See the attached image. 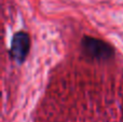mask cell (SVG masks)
<instances>
[{"label":"cell","instance_id":"1","mask_svg":"<svg viewBox=\"0 0 123 122\" xmlns=\"http://www.w3.org/2000/svg\"><path fill=\"white\" fill-rule=\"evenodd\" d=\"M81 45L83 52L94 60H108L113 55L112 47L99 39L84 37L81 41Z\"/></svg>","mask_w":123,"mask_h":122},{"label":"cell","instance_id":"2","mask_svg":"<svg viewBox=\"0 0 123 122\" xmlns=\"http://www.w3.org/2000/svg\"><path fill=\"white\" fill-rule=\"evenodd\" d=\"M30 48V39L26 32L19 31L13 36L11 41L10 54L16 62L23 63Z\"/></svg>","mask_w":123,"mask_h":122}]
</instances>
